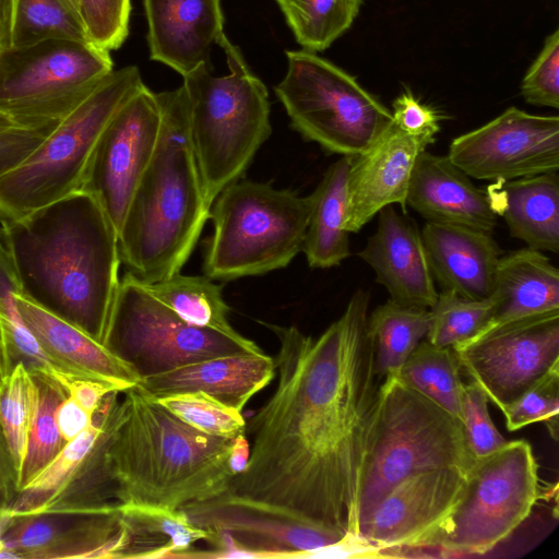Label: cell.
Masks as SVG:
<instances>
[{
  "label": "cell",
  "instance_id": "cell-10",
  "mask_svg": "<svg viewBox=\"0 0 559 559\" xmlns=\"http://www.w3.org/2000/svg\"><path fill=\"white\" fill-rule=\"evenodd\" d=\"M540 498L538 465L525 440L507 441L467 472L459 504L429 542L438 557L481 556L509 537Z\"/></svg>",
  "mask_w": 559,
  "mask_h": 559
},
{
  "label": "cell",
  "instance_id": "cell-3",
  "mask_svg": "<svg viewBox=\"0 0 559 559\" xmlns=\"http://www.w3.org/2000/svg\"><path fill=\"white\" fill-rule=\"evenodd\" d=\"M122 393L107 444L119 503L181 509L228 488L236 437L192 428L136 384Z\"/></svg>",
  "mask_w": 559,
  "mask_h": 559
},
{
  "label": "cell",
  "instance_id": "cell-30",
  "mask_svg": "<svg viewBox=\"0 0 559 559\" xmlns=\"http://www.w3.org/2000/svg\"><path fill=\"white\" fill-rule=\"evenodd\" d=\"M138 546L136 558H181L199 540L212 543L215 533L192 524L181 509L121 504Z\"/></svg>",
  "mask_w": 559,
  "mask_h": 559
},
{
  "label": "cell",
  "instance_id": "cell-50",
  "mask_svg": "<svg viewBox=\"0 0 559 559\" xmlns=\"http://www.w3.org/2000/svg\"><path fill=\"white\" fill-rule=\"evenodd\" d=\"M249 455L250 442L246 436V432L243 431L235 438L229 456L230 468L235 476L240 474L246 468Z\"/></svg>",
  "mask_w": 559,
  "mask_h": 559
},
{
  "label": "cell",
  "instance_id": "cell-51",
  "mask_svg": "<svg viewBox=\"0 0 559 559\" xmlns=\"http://www.w3.org/2000/svg\"><path fill=\"white\" fill-rule=\"evenodd\" d=\"M13 1L14 0H0V31L3 40V48L9 46Z\"/></svg>",
  "mask_w": 559,
  "mask_h": 559
},
{
  "label": "cell",
  "instance_id": "cell-41",
  "mask_svg": "<svg viewBox=\"0 0 559 559\" xmlns=\"http://www.w3.org/2000/svg\"><path fill=\"white\" fill-rule=\"evenodd\" d=\"M90 40L110 51L129 34L130 0H74Z\"/></svg>",
  "mask_w": 559,
  "mask_h": 559
},
{
  "label": "cell",
  "instance_id": "cell-4",
  "mask_svg": "<svg viewBox=\"0 0 559 559\" xmlns=\"http://www.w3.org/2000/svg\"><path fill=\"white\" fill-rule=\"evenodd\" d=\"M156 96L158 142L118 233L121 263L147 284L180 273L211 211L191 145L186 90L181 85Z\"/></svg>",
  "mask_w": 559,
  "mask_h": 559
},
{
  "label": "cell",
  "instance_id": "cell-20",
  "mask_svg": "<svg viewBox=\"0 0 559 559\" xmlns=\"http://www.w3.org/2000/svg\"><path fill=\"white\" fill-rule=\"evenodd\" d=\"M377 229L358 257L370 265L390 299L429 309L438 297L421 231L393 205L378 213Z\"/></svg>",
  "mask_w": 559,
  "mask_h": 559
},
{
  "label": "cell",
  "instance_id": "cell-49",
  "mask_svg": "<svg viewBox=\"0 0 559 559\" xmlns=\"http://www.w3.org/2000/svg\"><path fill=\"white\" fill-rule=\"evenodd\" d=\"M19 491V472L0 426V511L8 509Z\"/></svg>",
  "mask_w": 559,
  "mask_h": 559
},
{
  "label": "cell",
  "instance_id": "cell-42",
  "mask_svg": "<svg viewBox=\"0 0 559 559\" xmlns=\"http://www.w3.org/2000/svg\"><path fill=\"white\" fill-rule=\"evenodd\" d=\"M488 402L486 392L476 382L464 383L460 420L474 459L488 455L507 442L492 423Z\"/></svg>",
  "mask_w": 559,
  "mask_h": 559
},
{
  "label": "cell",
  "instance_id": "cell-22",
  "mask_svg": "<svg viewBox=\"0 0 559 559\" xmlns=\"http://www.w3.org/2000/svg\"><path fill=\"white\" fill-rule=\"evenodd\" d=\"M471 179L448 156L425 150L415 163L406 205L427 222L492 233L497 225L492 195L479 189Z\"/></svg>",
  "mask_w": 559,
  "mask_h": 559
},
{
  "label": "cell",
  "instance_id": "cell-21",
  "mask_svg": "<svg viewBox=\"0 0 559 559\" xmlns=\"http://www.w3.org/2000/svg\"><path fill=\"white\" fill-rule=\"evenodd\" d=\"M150 58L182 78L210 67V52L224 33L221 0H144Z\"/></svg>",
  "mask_w": 559,
  "mask_h": 559
},
{
  "label": "cell",
  "instance_id": "cell-54",
  "mask_svg": "<svg viewBox=\"0 0 559 559\" xmlns=\"http://www.w3.org/2000/svg\"><path fill=\"white\" fill-rule=\"evenodd\" d=\"M71 1L75 4L74 0H71Z\"/></svg>",
  "mask_w": 559,
  "mask_h": 559
},
{
  "label": "cell",
  "instance_id": "cell-14",
  "mask_svg": "<svg viewBox=\"0 0 559 559\" xmlns=\"http://www.w3.org/2000/svg\"><path fill=\"white\" fill-rule=\"evenodd\" d=\"M160 123L157 96L144 85L114 114L90 155L80 190L98 201L117 233L154 154Z\"/></svg>",
  "mask_w": 559,
  "mask_h": 559
},
{
  "label": "cell",
  "instance_id": "cell-8",
  "mask_svg": "<svg viewBox=\"0 0 559 559\" xmlns=\"http://www.w3.org/2000/svg\"><path fill=\"white\" fill-rule=\"evenodd\" d=\"M143 86L136 66L112 70L23 162L2 174L1 226L80 190L87 160L103 129Z\"/></svg>",
  "mask_w": 559,
  "mask_h": 559
},
{
  "label": "cell",
  "instance_id": "cell-52",
  "mask_svg": "<svg viewBox=\"0 0 559 559\" xmlns=\"http://www.w3.org/2000/svg\"><path fill=\"white\" fill-rule=\"evenodd\" d=\"M15 127L13 122L4 115L0 114V132Z\"/></svg>",
  "mask_w": 559,
  "mask_h": 559
},
{
  "label": "cell",
  "instance_id": "cell-43",
  "mask_svg": "<svg viewBox=\"0 0 559 559\" xmlns=\"http://www.w3.org/2000/svg\"><path fill=\"white\" fill-rule=\"evenodd\" d=\"M526 103L538 107L559 108V29L549 34L536 59L521 82Z\"/></svg>",
  "mask_w": 559,
  "mask_h": 559
},
{
  "label": "cell",
  "instance_id": "cell-44",
  "mask_svg": "<svg viewBox=\"0 0 559 559\" xmlns=\"http://www.w3.org/2000/svg\"><path fill=\"white\" fill-rule=\"evenodd\" d=\"M392 121L403 132L414 136L435 139L444 116L418 100L413 92L404 90L392 103Z\"/></svg>",
  "mask_w": 559,
  "mask_h": 559
},
{
  "label": "cell",
  "instance_id": "cell-16",
  "mask_svg": "<svg viewBox=\"0 0 559 559\" xmlns=\"http://www.w3.org/2000/svg\"><path fill=\"white\" fill-rule=\"evenodd\" d=\"M135 539L119 510L0 512V557L134 558Z\"/></svg>",
  "mask_w": 559,
  "mask_h": 559
},
{
  "label": "cell",
  "instance_id": "cell-26",
  "mask_svg": "<svg viewBox=\"0 0 559 559\" xmlns=\"http://www.w3.org/2000/svg\"><path fill=\"white\" fill-rule=\"evenodd\" d=\"M492 296L493 311L476 336L559 310V271L542 251L528 247L512 251L500 257Z\"/></svg>",
  "mask_w": 559,
  "mask_h": 559
},
{
  "label": "cell",
  "instance_id": "cell-2",
  "mask_svg": "<svg viewBox=\"0 0 559 559\" xmlns=\"http://www.w3.org/2000/svg\"><path fill=\"white\" fill-rule=\"evenodd\" d=\"M1 229L20 294L103 344L121 260L98 201L78 190Z\"/></svg>",
  "mask_w": 559,
  "mask_h": 559
},
{
  "label": "cell",
  "instance_id": "cell-17",
  "mask_svg": "<svg viewBox=\"0 0 559 559\" xmlns=\"http://www.w3.org/2000/svg\"><path fill=\"white\" fill-rule=\"evenodd\" d=\"M467 472L445 467L404 478L378 502L359 535L391 558L426 550L463 497Z\"/></svg>",
  "mask_w": 559,
  "mask_h": 559
},
{
  "label": "cell",
  "instance_id": "cell-45",
  "mask_svg": "<svg viewBox=\"0 0 559 559\" xmlns=\"http://www.w3.org/2000/svg\"><path fill=\"white\" fill-rule=\"evenodd\" d=\"M57 124L38 128L12 127L0 132V176L23 162Z\"/></svg>",
  "mask_w": 559,
  "mask_h": 559
},
{
  "label": "cell",
  "instance_id": "cell-27",
  "mask_svg": "<svg viewBox=\"0 0 559 559\" xmlns=\"http://www.w3.org/2000/svg\"><path fill=\"white\" fill-rule=\"evenodd\" d=\"M352 158L341 156L324 173L308 195L309 222L302 251L312 269L340 265L349 255L347 230V180Z\"/></svg>",
  "mask_w": 559,
  "mask_h": 559
},
{
  "label": "cell",
  "instance_id": "cell-40",
  "mask_svg": "<svg viewBox=\"0 0 559 559\" xmlns=\"http://www.w3.org/2000/svg\"><path fill=\"white\" fill-rule=\"evenodd\" d=\"M501 412L509 431H516L533 423L544 421L551 435L558 437L559 371L552 372L528 389Z\"/></svg>",
  "mask_w": 559,
  "mask_h": 559
},
{
  "label": "cell",
  "instance_id": "cell-23",
  "mask_svg": "<svg viewBox=\"0 0 559 559\" xmlns=\"http://www.w3.org/2000/svg\"><path fill=\"white\" fill-rule=\"evenodd\" d=\"M421 236L435 282L442 290L477 300L493 294L501 250L491 233L427 222Z\"/></svg>",
  "mask_w": 559,
  "mask_h": 559
},
{
  "label": "cell",
  "instance_id": "cell-18",
  "mask_svg": "<svg viewBox=\"0 0 559 559\" xmlns=\"http://www.w3.org/2000/svg\"><path fill=\"white\" fill-rule=\"evenodd\" d=\"M181 510L195 526L229 534L259 559H297L299 554L333 544L346 533L228 489Z\"/></svg>",
  "mask_w": 559,
  "mask_h": 559
},
{
  "label": "cell",
  "instance_id": "cell-9",
  "mask_svg": "<svg viewBox=\"0 0 559 559\" xmlns=\"http://www.w3.org/2000/svg\"><path fill=\"white\" fill-rule=\"evenodd\" d=\"M286 57L287 72L274 91L306 140L355 157L391 123L392 112L343 69L304 49Z\"/></svg>",
  "mask_w": 559,
  "mask_h": 559
},
{
  "label": "cell",
  "instance_id": "cell-15",
  "mask_svg": "<svg viewBox=\"0 0 559 559\" xmlns=\"http://www.w3.org/2000/svg\"><path fill=\"white\" fill-rule=\"evenodd\" d=\"M449 159L471 178L509 181L559 170V117L509 107L453 139Z\"/></svg>",
  "mask_w": 559,
  "mask_h": 559
},
{
  "label": "cell",
  "instance_id": "cell-24",
  "mask_svg": "<svg viewBox=\"0 0 559 559\" xmlns=\"http://www.w3.org/2000/svg\"><path fill=\"white\" fill-rule=\"evenodd\" d=\"M14 297L24 322L66 378L98 380L121 391L139 383L133 369L100 342L35 305L20 290Z\"/></svg>",
  "mask_w": 559,
  "mask_h": 559
},
{
  "label": "cell",
  "instance_id": "cell-37",
  "mask_svg": "<svg viewBox=\"0 0 559 559\" xmlns=\"http://www.w3.org/2000/svg\"><path fill=\"white\" fill-rule=\"evenodd\" d=\"M495 297L471 299L441 290L429 308L431 323L426 340L440 347H456L475 337L489 320Z\"/></svg>",
  "mask_w": 559,
  "mask_h": 559
},
{
  "label": "cell",
  "instance_id": "cell-1",
  "mask_svg": "<svg viewBox=\"0 0 559 559\" xmlns=\"http://www.w3.org/2000/svg\"><path fill=\"white\" fill-rule=\"evenodd\" d=\"M356 290L319 337L264 323L278 340L277 384L246 421L250 455L228 490L358 534V510L381 379Z\"/></svg>",
  "mask_w": 559,
  "mask_h": 559
},
{
  "label": "cell",
  "instance_id": "cell-5",
  "mask_svg": "<svg viewBox=\"0 0 559 559\" xmlns=\"http://www.w3.org/2000/svg\"><path fill=\"white\" fill-rule=\"evenodd\" d=\"M218 46L229 73L215 76L200 66L183 76L189 102L190 140L204 195L215 198L239 180L272 132L269 93L226 35Z\"/></svg>",
  "mask_w": 559,
  "mask_h": 559
},
{
  "label": "cell",
  "instance_id": "cell-7",
  "mask_svg": "<svg viewBox=\"0 0 559 559\" xmlns=\"http://www.w3.org/2000/svg\"><path fill=\"white\" fill-rule=\"evenodd\" d=\"M309 197L270 183L237 180L214 200L204 260L212 280L230 281L287 266L302 251Z\"/></svg>",
  "mask_w": 559,
  "mask_h": 559
},
{
  "label": "cell",
  "instance_id": "cell-46",
  "mask_svg": "<svg viewBox=\"0 0 559 559\" xmlns=\"http://www.w3.org/2000/svg\"><path fill=\"white\" fill-rule=\"evenodd\" d=\"M314 558H391L384 550L359 534L346 532L341 539L328 546L305 551L297 559Z\"/></svg>",
  "mask_w": 559,
  "mask_h": 559
},
{
  "label": "cell",
  "instance_id": "cell-47",
  "mask_svg": "<svg viewBox=\"0 0 559 559\" xmlns=\"http://www.w3.org/2000/svg\"><path fill=\"white\" fill-rule=\"evenodd\" d=\"M64 388L69 396L93 415L109 393L122 392L114 384L92 379H73Z\"/></svg>",
  "mask_w": 559,
  "mask_h": 559
},
{
  "label": "cell",
  "instance_id": "cell-32",
  "mask_svg": "<svg viewBox=\"0 0 559 559\" xmlns=\"http://www.w3.org/2000/svg\"><path fill=\"white\" fill-rule=\"evenodd\" d=\"M209 276L177 273L155 283H143L146 289L183 321L203 329L240 337L228 320L230 308L223 298V286Z\"/></svg>",
  "mask_w": 559,
  "mask_h": 559
},
{
  "label": "cell",
  "instance_id": "cell-34",
  "mask_svg": "<svg viewBox=\"0 0 559 559\" xmlns=\"http://www.w3.org/2000/svg\"><path fill=\"white\" fill-rule=\"evenodd\" d=\"M297 43L307 51H322L347 32L364 0H274Z\"/></svg>",
  "mask_w": 559,
  "mask_h": 559
},
{
  "label": "cell",
  "instance_id": "cell-28",
  "mask_svg": "<svg viewBox=\"0 0 559 559\" xmlns=\"http://www.w3.org/2000/svg\"><path fill=\"white\" fill-rule=\"evenodd\" d=\"M500 201V214L512 237L524 241L531 249L558 253V173L506 181Z\"/></svg>",
  "mask_w": 559,
  "mask_h": 559
},
{
  "label": "cell",
  "instance_id": "cell-53",
  "mask_svg": "<svg viewBox=\"0 0 559 559\" xmlns=\"http://www.w3.org/2000/svg\"><path fill=\"white\" fill-rule=\"evenodd\" d=\"M3 48V40H2V35H1V31H0V50Z\"/></svg>",
  "mask_w": 559,
  "mask_h": 559
},
{
  "label": "cell",
  "instance_id": "cell-31",
  "mask_svg": "<svg viewBox=\"0 0 559 559\" xmlns=\"http://www.w3.org/2000/svg\"><path fill=\"white\" fill-rule=\"evenodd\" d=\"M429 309L401 305L389 299L368 316L376 371L381 381L395 374L409 354L427 337Z\"/></svg>",
  "mask_w": 559,
  "mask_h": 559
},
{
  "label": "cell",
  "instance_id": "cell-11",
  "mask_svg": "<svg viewBox=\"0 0 559 559\" xmlns=\"http://www.w3.org/2000/svg\"><path fill=\"white\" fill-rule=\"evenodd\" d=\"M91 41L48 39L0 50V114L15 127L59 123L114 70Z\"/></svg>",
  "mask_w": 559,
  "mask_h": 559
},
{
  "label": "cell",
  "instance_id": "cell-35",
  "mask_svg": "<svg viewBox=\"0 0 559 559\" xmlns=\"http://www.w3.org/2000/svg\"><path fill=\"white\" fill-rule=\"evenodd\" d=\"M48 39L91 41L75 4L71 0H14L8 47Z\"/></svg>",
  "mask_w": 559,
  "mask_h": 559
},
{
  "label": "cell",
  "instance_id": "cell-39",
  "mask_svg": "<svg viewBox=\"0 0 559 559\" xmlns=\"http://www.w3.org/2000/svg\"><path fill=\"white\" fill-rule=\"evenodd\" d=\"M156 399L181 421L203 433L233 439L246 429V419L240 411L206 393L181 392Z\"/></svg>",
  "mask_w": 559,
  "mask_h": 559
},
{
  "label": "cell",
  "instance_id": "cell-38",
  "mask_svg": "<svg viewBox=\"0 0 559 559\" xmlns=\"http://www.w3.org/2000/svg\"><path fill=\"white\" fill-rule=\"evenodd\" d=\"M37 405V385L31 371L19 362L0 379V426L19 476Z\"/></svg>",
  "mask_w": 559,
  "mask_h": 559
},
{
  "label": "cell",
  "instance_id": "cell-12",
  "mask_svg": "<svg viewBox=\"0 0 559 559\" xmlns=\"http://www.w3.org/2000/svg\"><path fill=\"white\" fill-rule=\"evenodd\" d=\"M103 344L140 380L214 357L263 352L245 336L183 321L128 272L119 282Z\"/></svg>",
  "mask_w": 559,
  "mask_h": 559
},
{
  "label": "cell",
  "instance_id": "cell-13",
  "mask_svg": "<svg viewBox=\"0 0 559 559\" xmlns=\"http://www.w3.org/2000/svg\"><path fill=\"white\" fill-rule=\"evenodd\" d=\"M453 349L461 368L501 409L559 371V310L501 325Z\"/></svg>",
  "mask_w": 559,
  "mask_h": 559
},
{
  "label": "cell",
  "instance_id": "cell-25",
  "mask_svg": "<svg viewBox=\"0 0 559 559\" xmlns=\"http://www.w3.org/2000/svg\"><path fill=\"white\" fill-rule=\"evenodd\" d=\"M275 376L274 359L262 353H241L192 362L141 379L136 385L154 397L200 391L242 412L249 400Z\"/></svg>",
  "mask_w": 559,
  "mask_h": 559
},
{
  "label": "cell",
  "instance_id": "cell-33",
  "mask_svg": "<svg viewBox=\"0 0 559 559\" xmlns=\"http://www.w3.org/2000/svg\"><path fill=\"white\" fill-rule=\"evenodd\" d=\"M395 376L460 418L464 382L461 365L452 347L433 345L426 338L409 354Z\"/></svg>",
  "mask_w": 559,
  "mask_h": 559
},
{
  "label": "cell",
  "instance_id": "cell-19",
  "mask_svg": "<svg viewBox=\"0 0 559 559\" xmlns=\"http://www.w3.org/2000/svg\"><path fill=\"white\" fill-rule=\"evenodd\" d=\"M435 140L409 135L391 121L367 150L352 158L347 180L349 233H358L388 205L400 204L406 211L415 163Z\"/></svg>",
  "mask_w": 559,
  "mask_h": 559
},
{
  "label": "cell",
  "instance_id": "cell-6",
  "mask_svg": "<svg viewBox=\"0 0 559 559\" xmlns=\"http://www.w3.org/2000/svg\"><path fill=\"white\" fill-rule=\"evenodd\" d=\"M463 425L456 416L395 374L379 389L368 463L358 510V534L384 495L416 473L474 462Z\"/></svg>",
  "mask_w": 559,
  "mask_h": 559
},
{
  "label": "cell",
  "instance_id": "cell-36",
  "mask_svg": "<svg viewBox=\"0 0 559 559\" xmlns=\"http://www.w3.org/2000/svg\"><path fill=\"white\" fill-rule=\"evenodd\" d=\"M37 385V405L19 476V490L33 480L63 449L56 413L68 392L51 376L31 371Z\"/></svg>",
  "mask_w": 559,
  "mask_h": 559
},
{
  "label": "cell",
  "instance_id": "cell-48",
  "mask_svg": "<svg viewBox=\"0 0 559 559\" xmlns=\"http://www.w3.org/2000/svg\"><path fill=\"white\" fill-rule=\"evenodd\" d=\"M94 417L95 415L85 411L69 395L60 403L56 413L58 428L66 442L85 431L93 424Z\"/></svg>",
  "mask_w": 559,
  "mask_h": 559
},
{
  "label": "cell",
  "instance_id": "cell-29",
  "mask_svg": "<svg viewBox=\"0 0 559 559\" xmlns=\"http://www.w3.org/2000/svg\"><path fill=\"white\" fill-rule=\"evenodd\" d=\"M105 399L104 428L92 449L79 461L62 487L39 512H94L118 508L116 487L107 459V444L114 425L118 394Z\"/></svg>",
  "mask_w": 559,
  "mask_h": 559
}]
</instances>
